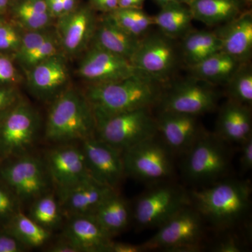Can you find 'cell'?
<instances>
[{"mask_svg": "<svg viewBox=\"0 0 252 252\" xmlns=\"http://www.w3.org/2000/svg\"><path fill=\"white\" fill-rule=\"evenodd\" d=\"M164 86L143 74L122 80L90 84L85 92L94 118L101 119L157 105Z\"/></svg>", "mask_w": 252, "mask_h": 252, "instance_id": "cell-1", "label": "cell"}, {"mask_svg": "<svg viewBox=\"0 0 252 252\" xmlns=\"http://www.w3.org/2000/svg\"><path fill=\"white\" fill-rule=\"evenodd\" d=\"M191 205L204 220L216 229L233 228L250 210L251 187L249 181L223 179L189 194Z\"/></svg>", "mask_w": 252, "mask_h": 252, "instance_id": "cell-2", "label": "cell"}, {"mask_svg": "<svg viewBox=\"0 0 252 252\" xmlns=\"http://www.w3.org/2000/svg\"><path fill=\"white\" fill-rule=\"evenodd\" d=\"M94 111L84 94L64 89L53 100L46 124V138L56 143L83 141L95 133Z\"/></svg>", "mask_w": 252, "mask_h": 252, "instance_id": "cell-3", "label": "cell"}, {"mask_svg": "<svg viewBox=\"0 0 252 252\" xmlns=\"http://www.w3.org/2000/svg\"><path fill=\"white\" fill-rule=\"evenodd\" d=\"M184 155L182 171L191 183L210 185L223 180L229 172L231 153L228 143L214 132L204 130Z\"/></svg>", "mask_w": 252, "mask_h": 252, "instance_id": "cell-4", "label": "cell"}, {"mask_svg": "<svg viewBox=\"0 0 252 252\" xmlns=\"http://www.w3.org/2000/svg\"><path fill=\"white\" fill-rule=\"evenodd\" d=\"M173 156L158 135L154 136L122 152L126 175L153 185L170 182L175 175Z\"/></svg>", "mask_w": 252, "mask_h": 252, "instance_id": "cell-5", "label": "cell"}, {"mask_svg": "<svg viewBox=\"0 0 252 252\" xmlns=\"http://www.w3.org/2000/svg\"><path fill=\"white\" fill-rule=\"evenodd\" d=\"M160 31L141 39L130 62L140 74L162 86L170 84L181 61L180 44Z\"/></svg>", "mask_w": 252, "mask_h": 252, "instance_id": "cell-6", "label": "cell"}, {"mask_svg": "<svg viewBox=\"0 0 252 252\" xmlns=\"http://www.w3.org/2000/svg\"><path fill=\"white\" fill-rule=\"evenodd\" d=\"M152 108H142L96 119L94 136L123 152L157 135Z\"/></svg>", "mask_w": 252, "mask_h": 252, "instance_id": "cell-7", "label": "cell"}, {"mask_svg": "<svg viewBox=\"0 0 252 252\" xmlns=\"http://www.w3.org/2000/svg\"><path fill=\"white\" fill-rule=\"evenodd\" d=\"M204 221L195 207L187 205L160 225L157 233L142 243V246L145 251H199L201 249L200 245L205 233Z\"/></svg>", "mask_w": 252, "mask_h": 252, "instance_id": "cell-8", "label": "cell"}, {"mask_svg": "<svg viewBox=\"0 0 252 252\" xmlns=\"http://www.w3.org/2000/svg\"><path fill=\"white\" fill-rule=\"evenodd\" d=\"M189 205H191L190 196L185 189L170 182H161L139 197L132 217L141 228H159Z\"/></svg>", "mask_w": 252, "mask_h": 252, "instance_id": "cell-9", "label": "cell"}, {"mask_svg": "<svg viewBox=\"0 0 252 252\" xmlns=\"http://www.w3.org/2000/svg\"><path fill=\"white\" fill-rule=\"evenodd\" d=\"M39 130V119L34 109L18 101L0 117V159L26 154L34 144Z\"/></svg>", "mask_w": 252, "mask_h": 252, "instance_id": "cell-10", "label": "cell"}, {"mask_svg": "<svg viewBox=\"0 0 252 252\" xmlns=\"http://www.w3.org/2000/svg\"><path fill=\"white\" fill-rule=\"evenodd\" d=\"M215 86L193 77L167 84L158 102L159 112L199 117L217 108L220 94Z\"/></svg>", "mask_w": 252, "mask_h": 252, "instance_id": "cell-11", "label": "cell"}, {"mask_svg": "<svg viewBox=\"0 0 252 252\" xmlns=\"http://www.w3.org/2000/svg\"><path fill=\"white\" fill-rule=\"evenodd\" d=\"M5 185L16 195L21 203H32L47 193L51 182L45 162L32 156L16 157L0 170Z\"/></svg>", "mask_w": 252, "mask_h": 252, "instance_id": "cell-12", "label": "cell"}, {"mask_svg": "<svg viewBox=\"0 0 252 252\" xmlns=\"http://www.w3.org/2000/svg\"><path fill=\"white\" fill-rule=\"evenodd\" d=\"M45 163L51 182L59 192L94 180L82 149L74 146H61L51 149L46 155Z\"/></svg>", "mask_w": 252, "mask_h": 252, "instance_id": "cell-13", "label": "cell"}, {"mask_svg": "<svg viewBox=\"0 0 252 252\" xmlns=\"http://www.w3.org/2000/svg\"><path fill=\"white\" fill-rule=\"evenodd\" d=\"M94 11L90 4L81 5L58 18L56 34L65 54L76 56L91 44L97 25Z\"/></svg>", "mask_w": 252, "mask_h": 252, "instance_id": "cell-14", "label": "cell"}, {"mask_svg": "<svg viewBox=\"0 0 252 252\" xmlns=\"http://www.w3.org/2000/svg\"><path fill=\"white\" fill-rule=\"evenodd\" d=\"M78 74L90 84L122 80L140 74L130 60L92 46L81 60Z\"/></svg>", "mask_w": 252, "mask_h": 252, "instance_id": "cell-15", "label": "cell"}, {"mask_svg": "<svg viewBox=\"0 0 252 252\" xmlns=\"http://www.w3.org/2000/svg\"><path fill=\"white\" fill-rule=\"evenodd\" d=\"M81 142V149L94 180L116 190L126 176L122 152L94 135Z\"/></svg>", "mask_w": 252, "mask_h": 252, "instance_id": "cell-16", "label": "cell"}, {"mask_svg": "<svg viewBox=\"0 0 252 252\" xmlns=\"http://www.w3.org/2000/svg\"><path fill=\"white\" fill-rule=\"evenodd\" d=\"M157 133L174 154H185L203 133L198 117L170 112H159L156 117Z\"/></svg>", "mask_w": 252, "mask_h": 252, "instance_id": "cell-17", "label": "cell"}, {"mask_svg": "<svg viewBox=\"0 0 252 252\" xmlns=\"http://www.w3.org/2000/svg\"><path fill=\"white\" fill-rule=\"evenodd\" d=\"M220 38L221 51L239 62H250L252 56V14L251 9L213 31Z\"/></svg>", "mask_w": 252, "mask_h": 252, "instance_id": "cell-18", "label": "cell"}, {"mask_svg": "<svg viewBox=\"0 0 252 252\" xmlns=\"http://www.w3.org/2000/svg\"><path fill=\"white\" fill-rule=\"evenodd\" d=\"M67 65L61 54L36 64L28 70V84L39 98L54 100L68 80Z\"/></svg>", "mask_w": 252, "mask_h": 252, "instance_id": "cell-19", "label": "cell"}, {"mask_svg": "<svg viewBox=\"0 0 252 252\" xmlns=\"http://www.w3.org/2000/svg\"><path fill=\"white\" fill-rule=\"evenodd\" d=\"M64 239L79 252H110V236L91 215L71 217L64 228Z\"/></svg>", "mask_w": 252, "mask_h": 252, "instance_id": "cell-20", "label": "cell"}, {"mask_svg": "<svg viewBox=\"0 0 252 252\" xmlns=\"http://www.w3.org/2000/svg\"><path fill=\"white\" fill-rule=\"evenodd\" d=\"M115 192V189L97 181L89 180L59 192V200L63 212L71 217L93 215L96 209Z\"/></svg>", "mask_w": 252, "mask_h": 252, "instance_id": "cell-21", "label": "cell"}, {"mask_svg": "<svg viewBox=\"0 0 252 252\" xmlns=\"http://www.w3.org/2000/svg\"><path fill=\"white\" fill-rule=\"evenodd\" d=\"M214 133L228 144L242 145L252 138L250 107L228 99L219 112Z\"/></svg>", "mask_w": 252, "mask_h": 252, "instance_id": "cell-22", "label": "cell"}, {"mask_svg": "<svg viewBox=\"0 0 252 252\" xmlns=\"http://www.w3.org/2000/svg\"><path fill=\"white\" fill-rule=\"evenodd\" d=\"M141 39L123 31L104 14L101 21L97 22L91 42L92 46L130 61L140 45Z\"/></svg>", "mask_w": 252, "mask_h": 252, "instance_id": "cell-23", "label": "cell"}, {"mask_svg": "<svg viewBox=\"0 0 252 252\" xmlns=\"http://www.w3.org/2000/svg\"><path fill=\"white\" fill-rule=\"evenodd\" d=\"M189 6L193 20L217 27L250 9L243 0H192Z\"/></svg>", "mask_w": 252, "mask_h": 252, "instance_id": "cell-24", "label": "cell"}, {"mask_svg": "<svg viewBox=\"0 0 252 252\" xmlns=\"http://www.w3.org/2000/svg\"><path fill=\"white\" fill-rule=\"evenodd\" d=\"M242 64L229 55L220 51L187 68L190 77L215 86L225 85Z\"/></svg>", "mask_w": 252, "mask_h": 252, "instance_id": "cell-25", "label": "cell"}, {"mask_svg": "<svg viewBox=\"0 0 252 252\" xmlns=\"http://www.w3.org/2000/svg\"><path fill=\"white\" fill-rule=\"evenodd\" d=\"M180 48L182 61L190 67L221 51V43L214 31L192 29L181 39Z\"/></svg>", "mask_w": 252, "mask_h": 252, "instance_id": "cell-26", "label": "cell"}, {"mask_svg": "<svg viewBox=\"0 0 252 252\" xmlns=\"http://www.w3.org/2000/svg\"><path fill=\"white\" fill-rule=\"evenodd\" d=\"M154 26L159 31L172 39H182L192 30L193 17L189 5L183 3H169L160 6L153 16Z\"/></svg>", "mask_w": 252, "mask_h": 252, "instance_id": "cell-27", "label": "cell"}, {"mask_svg": "<svg viewBox=\"0 0 252 252\" xmlns=\"http://www.w3.org/2000/svg\"><path fill=\"white\" fill-rule=\"evenodd\" d=\"M93 216L110 236L127 228L130 220L128 203L115 192L101 204Z\"/></svg>", "mask_w": 252, "mask_h": 252, "instance_id": "cell-28", "label": "cell"}, {"mask_svg": "<svg viewBox=\"0 0 252 252\" xmlns=\"http://www.w3.org/2000/svg\"><path fill=\"white\" fill-rule=\"evenodd\" d=\"M7 231L28 249L40 248L51 237L50 230L41 226L21 211L8 222Z\"/></svg>", "mask_w": 252, "mask_h": 252, "instance_id": "cell-29", "label": "cell"}, {"mask_svg": "<svg viewBox=\"0 0 252 252\" xmlns=\"http://www.w3.org/2000/svg\"><path fill=\"white\" fill-rule=\"evenodd\" d=\"M105 14L123 31L137 38L143 37L154 26L153 16L142 9L118 8Z\"/></svg>", "mask_w": 252, "mask_h": 252, "instance_id": "cell-30", "label": "cell"}, {"mask_svg": "<svg viewBox=\"0 0 252 252\" xmlns=\"http://www.w3.org/2000/svg\"><path fill=\"white\" fill-rule=\"evenodd\" d=\"M63 216L59 200L53 194H44L32 203L29 217L50 231L61 225Z\"/></svg>", "mask_w": 252, "mask_h": 252, "instance_id": "cell-31", "label": "cell"}, {"mask_svg": "<svg viewBox=\"0 0 252 252\" xmlns=\"http://www.w3.org/2000/svg\"><path fill=\"white\" fill-rule=\"evenodd\" d=\"M225 86L229 100L251 107L252 67L250 62L243 63Z\"/></svg>", "mask_w": 252, "mask_h": 252, "instance_id": "cell-32", "label": "cell"}, {"mask_svg": "<svg viewBox=\"0 0 252 252\" xmlns=\"http://www.w3.org/2000/svg\"><path fill=\"white\" fill-rule=\"evenodd\" d=\"M10 6L15 19L28 31L46 29L54 18L51 14L37 12L26 0H14Z\"/></svg>", "mask_w": 252, "mask_h": 252, "instance_id": "cell-33", "label": "cell"}, {"mask_svg": "<svg viewBox=\"0 0 252 252\" xmlns=\"http://www.w3.org/2000/svg\"><path fill=\"white\" fill-rule=\"evenodd\" d=\"M61 49L56 33H52L39 47L36 48L31 55L21 61V64L25 69L30 70L36 64L56 55H59Z\"/></svg>", "mask_w": 252, "mask_h": 252, "instance_id": "cell-34", "label": "cell"}, {"mask_svg": "<svg viewBox=\"0 0 252 252\" xmlns=\"http://www.w3.org/2000/svg\"><path fill=\"white\" fill-rule=\"evenodd\" d=\"M47 29L30 31L22 36L19 48L16 51V58L20 63L31 55L52 34Z\"/></svg>", "mask_w": 252, "mask_h": 252, "instance_id": "cell-35", "label": "cell"}, {"mask_svg": "<svg viewBox=\"0 0 252 252\" xmlns=\"http://www.w3.org/2000/svg\"><path fill=\"white\" fill-rule=\"evenodd\" d=\"M20 200L6 185H0V220L9 222L20 210Z\"/></svg>", "mask_w": 252, "mask_h": 252, "instance_id": "cell-36", "label": "cell"}, {"mask_svg": "<svg viewBox=\"0 0 252 252\" xmlns=\"http://www.w3.org/2000/svg\"><path fill=\"white\" fill-rule=\"evenodd\" d=\"M22 36L17 30L3 20L0 22V51H17Z\"/></svg>", "mask_w": 252, "mask_h": 252, "instance_id": "cell-37", "label": "cell"}, {"mask_svg": "<svg viewBox=\"0 0 252 252\" xmlns=\"http://www.w3.org/2000/svg\"><path fill=\"white\" fill-rule=\"evenodd\" d=\"M19 80L14 63L4 54H0V84H11Z\"/></svg>", "mask_w": 252, "mask_h": 252, "instance_id": "cell-38", "label": "cell"}, {"mask_svg": "<svg viewBox=\"0 0 252 252\" xmlns=\"http://www.w3.org/2000/svg\"><path fill=\"white\" fill-rule=\"evenodd\" d=\"M18 102V92L13 86H0V117Z\"/></svg>", "mask_w": 252, "mask_h": 252, "instance_id": "cell-39", "label": "cell"}, {"mask_svg": "<svg viewBox=\"0 0 252 252\" xmlns=\"http://www.w3.org/2000/svg\"><path fill=\"white\" fill-rule=\"evenodd\" d=\"M26 248L16 237L6 231L0 233V252H21Z\"/></svg>", "mask_w": 252, "mask_h": 252, "instance_id": "cell-40", "label": "cell"}, {"mask_svg": "<svg viewBox=\"0 0 252 252\" xmlns=\"http://www.w3.org/2000/svg\"><path fill=\"white\" fill-rule=\"evenodd\" d=\"M243 250V245L239 241L238 238L233 237L219 242L213 248V251L217 252H240Z\"/></svg>", "mask_w": 252, "mask_h": 252, "instance_id": "cell-41", "label": "cell"}, {"mask_svg": "<svg viewBox=\"0 0 252 252\" xmlns=\"http://www.w3.org/2000/svg\"><path fill=\"white\" fill-rule=\"evenodd\" d=\"M242 152L240 156V168L243 172L252 170V138L242 144Z\"/></svg>", "mask_w": 252, "mask_h": 252, "instance_id": "cell-42", "label": "cell"}, {"mask_svg": "<svg viewBox=\"0 0 252 252\" xmlns=\"http://www.w3.org/2000/svg\"><path fill=\"white\" fill-rule=\"evenodd\" d=\"M142 245H132L130 243L112 242L110 252H144Z\"/></svg>", "mask_w": 252, "mask_h": 252, "instance_id": "cell-43", "label": "cell"}, {"mask_svg": "<svg viewBox=\"0 0 252 252\" xmlns=\"http://www.w3.org/2000/svg\"><path fill=\"white\" fill-rule=\"evenodd\" d=\"M49 12L53 17L59 18L64 15L62 0H45Z\"/></svg>", "mask_w": 252, "mask_h": 252, "instance_id": "cell-44", "label": "cell"}, {"mask_svg": "<svg viewBox=\"0 0 252 252\" xmlns=\"http://www.w3.org/2000/svg\"><path fill=\"white\" fill-rule=\"evenodd\" d=\"M51 252H79L78 249L72 243L64 239L63 241L58 242L49 249Z\"/></svg>", "mask_w": 252, "mask_h": 252, "instance_id": "cell-45", "label": "cell"}, {"mask_svg": "<svg viewBox=\"0 0 252 252\" xmlns=\"http://www.w3.org/2000/svg\"><path fill=\"white\" fill-rule=\"evenodd\" d=\"M143 0H119V8L122 9H142Z\"/></svg>", "mask_w": 252, "mask_h": 252, "instance_id": "cell-46", "label": "cell"}, {"mask_svg": "<svg viewBox=\"0 0 252 252\" xmlns=\"http://www.w3.org/2000/svg\"><path fill=\"white\" fill-rule=\"evenodd\" d=\"M64 15L71 12L78 6V0H62Z\"/></svg>", "mask_w": 252, "mask_h": 252, "instance_id": "cell-47", "label": "cell"}, {"mask_svg": "<svg viewBox=\"0 0 252 252\" xmlns=\"http://www.w3.org/2000/svg\"><path fill=\"white\" fill-rule=\"evenodd\" d=\"M154 1H155L160 7V6H163V5L174 2L183 3V4L189 5V3H190L192 0H154Z\"/></svg>", "mask_w": 252, "mask_h": 252, "instance_id": "cell-48", "label": "cell"}, {"mask_svg": "<svg viewBox=\"0 0 252 252\" xmlns=\"http://www.w3.org/2000/svg\"><path fill=\"white\" fill-rule=\"evenodd\" d=\"M14 0H0V14L4 13L11 6Z\"/></svg>", "mask_w": 252, "mask_h": 252, "instance_id": "cell-49", "label": "cell"}, {"mask_svg": "<svg viewBox=\"0 0 252 252\" xmlns=\"http://www.w3.org/2000/svg\"><path fill=\"white\" fill-rule=\"evenodd\" d=\"M244 2L246 4L247 6L249 8V9H250L252 6V0H243Z\"/></svg>", "mask_w": 252, "mask_h": 252, "instance_id": "cell-50", "label": "cell"}, {"mask_svg": "<svg viewBox=\"0 0 252 252\" xmlns=\"http://www.w3.org/2000/svg\"><path fill=\"white\" fill-rule=\"evenodd\" d=\"M1 14H0V22H1V21H2L3 20H4V19H3L2 17H1Z\"/></svg>", "mask_w": 252, "mask_h": 252, "instance_id": "cell-51", "label": "cell"}, {"mask_svg": "<svg viewBox=\"0 0 252 252\" xmlns=\"http://www.w3.org/2000/svg\"><path fill=\"white\" fill-rule=\"evenodd\" d=\"M97 1V0H90V3L93 2V1Z\"/></svg>", "mask_w": 252, "mask_h": 252, "instance_id": "cell-52", "label": "cell"}, {"mask_svg": "<svg viewBox=\"0 0 252 252\" xmlns=\"http://www.w3.org/2000/svg\"><path fill=\"white\" fill-rule=\"evenodd\" d=\"M143 1H146V0H143Z\"/></svg>", "mask_w": 252, "mask_h": 252, "instance_id": "cell-53", "label": "cell"}]
</instances>
